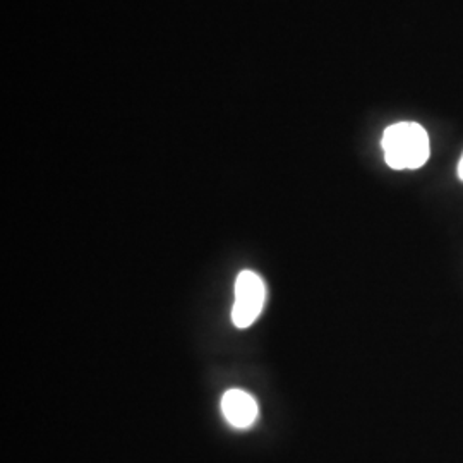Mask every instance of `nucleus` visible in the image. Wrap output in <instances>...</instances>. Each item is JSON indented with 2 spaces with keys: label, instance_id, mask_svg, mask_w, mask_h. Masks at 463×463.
Instances as JSON below:
<instances>
[{
  "label": "nucleus",
  "instance_id": "f257e3e1",
  "mask_svg": "<svg viewBox=\"0 0 463 463\" xmlns=\"http://www.w3.org/2000/svg\"><path fill=\"white\" fill-rule=\"evenodd\" d=\"M386 164L395 170L419 168L430 158V136L420 124L398 122L383 134Z\"/></svg>",
  "mask_w": 463,
  "mask_h": 463
},
{
  "label": "nucleus",
  "instance_id": "f03ea898",
  "mask_svg": "<svg viewBox=\"0 0 463 463\" xmlns=\"http://www.w3.org/2000/svg\"><path fill=\"white\" fill-rule=\"evenodd\" d=\"M266 300L265 281L254 271H242L235 281V300L232 321L237 328H249L263 311Z\"/></svg>",
  "mask_w": 463,
  "mask_h": 463
},
{
  "label": "nucleus",
  "instance_id": "7ed1b4c3",
  "mask_svg": "<svg viewBox=\"0 0 463 463\" xmlns=\"http://www.w3.org/2000/svg\"><path fill=\"white\" fill-rule=\"evenodd\" d=\"M222 411L233 428L246 430L258 419V403L242 390H229L222 400Z\"/></svg>",
  "mask_w": 463,
  "mask_h": 463
},
{
  "label": "nucleus",
  "instance_id": "20e7f679",
  "mask_svg": "<svg viewBox=\"0 0 463 463\" xmlns=\"http://www.w3.org/2000/svg\"><path fill=\"white\" fill-rule=\"evenodd\" d=\"M458 175H460V179L463 181V156L462 160H460V165H458Z\"/></svg>",
  "mask_w": 463,
  "mask_h": 463
}]
</instances>
